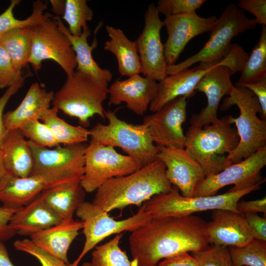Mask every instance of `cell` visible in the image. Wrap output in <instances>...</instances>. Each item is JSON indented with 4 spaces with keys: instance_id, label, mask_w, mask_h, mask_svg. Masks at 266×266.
I'll list each match as a JSON object with an SVG mask.
<instances>
[{
    "instance_id": "cell-1",
    "label": "cell",
    "mask_w": 266,
    "mask_h": 266,
    "mask_svg": "<svg viewBox=\"0 0 266 266\" xmlns=\"http://www.w3.org/2000/svg\"><path fill=\"white\" fill-rule=\"evenodd\" d=\"M129 244L138 266H157L162 259L207 247V223L193 214L151 218L132 232Z\"/></svg>"
},
{
    "instance_id": "cell-2",
    "label": "cell",
    "mask_w": 266,
    "mask_h": 266,
    "mask_svg": "<svg viewBox=\"0 0 266 266\" xmlns=\"http://www.w3.org/2000/svg\"><path fill=\"white\" fill-rule=\"evenodd\" d=\"M172 188L166 176L165 165L157 159L130 174L106 181L96 191L92 203L108 213L130 205L140 206Z\"/></svg>"
},
{
    "instance_id": "cell-3",
    "label": "cell",
    "mask_w": 266,
    "mask_h": 266,
    "mask_svg": "<svg viewBox=\"0 0 266 266\" xmlns=\"http://www.w3.org/2000/svg\"><path fill=\"white\" fill-rule=\"evenodd\" d=\"M232 115L219 119L202 128L190 126L185 135V148L203 169L205 176L216 174L232 165L227 156L239 143Z\"/></svg>"
},
{
    "instance_id": "cell-4",
    "label": "cell",
    "mask_w": 266,
    "mask_h": 266,
    "mask_svg": "<svg viewBox=\"0 0 266 266\" xmlns=\"http://www.w3.org/2000/svg\"><path fill=\"white\" fill-rule=\"evenodd\" d=\"M223 102L222 110L228 109L232 105L239 108V116L231 119L234 124L239 137L237 147L228 156L232 164L246 159L260 148L266 146V120L259 118L262 114L258 99L250 89L240 86H234L232 92Z\"/></svg>"
},
{
    "instance_id": "cell-5",
    "label": "cell",
    "mask_w": 266,
    "mask_h": 266,
    "mask_svg": "<svg viewBox=\"0 0 266 266\" xmlns=\"http://www.w3.org/2000/svg\"><path fill=\"white\" fill-rule=\"evenodd\" d=\"M104 115L108 124L99 123L90 130L91 141L120 148L134 160L139 168L157 159L158 147L144 124L128 123L117 117L116 110H105Z\"/></svg>"
},
{
    "instance_id": "cell-6",
    "label": "cell",
    "mask_w": 266,
    "mask_h": 266,
    "mask_svg": "<svg viewBox=\"0 0 266 266\" xmlns=\"http://www.w3.org/2000/svg\"><path fill=\"white\" fill-rule=\"evenodd\" d=\"M108 94L107 85L76 70L54 94L52 104L64 114L77 118L80 126L85 128L95 115L104 118L103 103Z\"/></svg>"
},
{
    "instance_id": "cell-7",
    "label": "cell",
    "mask_w": 266,
    "mask_h": 266,
    "mask_svg": "<svg viewBox=\"0 0 266 266\" xmlns=\"http://www.w3.org/2000/svg\"><path fill=\"white\" fill-rule=\"evenodd\" d=\"M258 24L256 19L248 18L235 4L230 3L214 24L210 37L204 46L185 60L167 66V75L189 68L197 63H218L229 52L231 40L234 37L254 29Z\"/></svg>"
},
{
    "instance_id": "cell-8",
    "label": "cell",
    "mask_w": 266,
    "mask_h": 266,
    "mask_svg": "<svg viewBox=\"0 0 266 266\" xmlns=\"http://www.w3.org/2000/svg\"><path fill=\"white\" fill-rule=\"evenodd\" d=\"M262 184L233 192L211 196L186 197L176 187L169 192L154 196L144 203L152 218L180 217L209 210L225 209L239 212L236 205L244 196L261 188Z\"/></svg>"
},
{
    "instance_id": "cell-9",
    "label": "cell",
    "mask_w": 266,
    "mask_h": 266,
    "mask_svg": "<svg viewBox=\"0 0 266 266\" xmlns=\"http://www.w3.org/2000/svg\"><path fill=\"white\" fill-rule=\"evenodd\" d=\"M83 222L85 241L77 258L68 266H78L83 258L105 238L115 233L133 232L148 223L152 218L143 204L136 214L127 219L116 220L108 213L92 202H83L75 211Z\"/></svg>"
},
{
    "instance_id": "cell-10",
    "label": "cell",
    "mask_w": 266,
    "mask_h": 266,
    "mask_svg": "<svg viewBox=\"0 0 266 266\" xmlns=\"http://www.w3.org/2000/svg\"><path fill=\"white\" fill-rule=\"evenodd\" d=\"M32 47L28 60L36 72L45 60L56 62L67 76L71 75L77 67L75 52L66 36L59 28L55 17L51 14L31 26Z\"/></svg>"
},
{
    "instance_id": "cell-11",
    "label": "cell",
    "mask_w": 266,
    "mask_h": 266,
    "mask_svg": "<svg viewBox=\"0 0 266 266\" xmlns=\"http://www.w3.org/2000/svg\"><path fill=\"white\" fill-rule=\"evenodd\" d=\"M139 169L134 160L118 153L111 146L90 141L84 154V172L80 184L92 193L112 178L130 174Z\"/></svg>"
},
{
    "instance_id": "cell-12",
    "label": "cell",
    "mask_w": 266,
    "mask_h": 266,
    "mask_svg": "<svg viewBox=\"0 0 266 266\" xmlns=\"http://www.w3.org/2000/svg\"><path fill=\"white\" fill-rule=\"evenodd\" d=\"M266 165V146L250 157L232 164L221 171L205 176L196 188L193 197L216 195L223 187L234 185L228 192H233L263 184L265 180L261 174Z\"/></svg>"
},
{
    "instance_id": "cell-13",
    "label": "cell",
    "mask_w": 266,
    "mask_h": 266,
    "mask_svg": "<svg viewBox=\"0 0 266 266\" xmlns=\"http://www.w3.org/2000/svg\"><path fill=\"white\" fill-rule=\"evenodd\" d=\"M82 175L68 171H54L20 178L5 173L0 181V202L19 208L26 205L44 190L66 182H80Z\"/></svg>"
},
{
    "instance_id": "cell-14",
    "label": "cell",
    "mask_w": 266,
    "mask_h": 266,
    "mask_svg": "<svg viewBox=\"0 0 266 266\" xmlns=\"http://www.w3.org/2000/svg\"><path fill=\"white\" fill-rule=\"evenodd\" d=\"M163 21L154 3L149 4L144 14V26L134 41L144 77L159 82L167 76L164 45L161 39Z\"/></svg>"
},
{
    "instance_id": "cell-15",
    "label": "cell",
    "mask_w": 266,
    "mask_h": 266,
    "mask_svg": "<svg viewBox=\"0 0 266 266\" xmlns=\"http://www.w3.org/2000/svg\"><path fill=\"white\" fill-rule=\"evenodd\" d=\"M187 98L178 97L143 118L142 124L157 147L185 148L186 137L182 125L186 120Z\"/></svg>"
},
{
    "instance_id": "cell-16",
    "label": "cell",
    "mask_w": 266,
    "mask_h": 266,
    "mask_svg": "<svg viewBox=\"0 0 266 266\" xmlns=\"http://www.w3.org/2000/svg\"><path fill=\"white\" fill-rule=\"evenodd\" d=\"M217 18H204L196 13H183L166 17L163 21L168 37L164 45L167 66L175 64L188 42L195 36L210 31Z\"/></svg>"
},
{
    "instance_id": "cell-17",
    "label": "cell",
    "mask_w": 266,
    "mask_h": 266,
    "mask_svg": "<svg viewBox=\"0 0 266 266\" xmlns=\"http://www.w3.org/2000/svg\"><path fill=\"white\" fill-rule=\"evenodd\" d=\"M158 147L157 159L165 165L167 179L183 196L193 197L196 188L205 177L201 166L185 148Z\"/></svg>"
},
{
    "instance_id": "cell-18",
    "label": "cell",
    "mask_w": 266,
    "mask_h": 266,
    "mask_svg": "<svg viewBox=\"0 0 266 266\" xmlns=\"http://www.w3.org/2000/svg\"><path fill=\"white\" fill-rule=\"evenodd\" d=\"M34 164L30 175L54 171H68L83 175L84 154L87 144L80 143L48 149L28 140Z\"/></svg>"
},
{
    "instance_id": "cell-19",
    "label": "cell",
    "mask_w": 266,
    "mask_h": 266,
    "mask_svg": "<svg viewBox=\"0 0 266 266\" xmlns=\"http://www.w3.org/2000/svg\"><path fill=\"white\" fill-rule=\"evenodd\" d=\"M231 72L223 66H212L200 79L195 90L203 92L207 98V105L198 114L192 115L191 126L202 128L215 122L217 111L222 98L229 95L234 85L231 80Z\"/></svg>"
},
{
    "instance_id": "cell-20",
    "label": "cell",
    "mask_w": 266,
    "mask_h": 266,
    "mask_svg": "<svg viewBox=\"0 0 266 266\" xmlns=\"http://www.w3.org/2000/svg\"><path fill=\"white\" fill-rule=\"evenodd\" d=\"M209 243L239 247L255 238L243 214L225 209L213 210L207 223Z\"/></svg>"
},
{
    "instance_id": "cell-21",
    "label": "cell",
    "mask_w": 266,
    "mask_h": 266,
    "mask_svg": "<svg viewBox=\"0 0 266 266\" xmlns=\"http://www.w3.org/2000/svg\"><path fill=\"white\" fill-rule=\"evenodd\" d=\"M157 81L135 74L124 80H116L108 88L109 105L126 103L137 115H143L157 91Z\"/></svg>"
},
{
    "instance_id": "cell-22",
    "label": "cell",
    "mask_w": 266,
    "mask_h": 266,
    "mask_svg": "<svg viewBox=\"0 0 266 266\" xmlns=\"http://www.w3.org/2000/svg\"><path fill=\"white\" fill-rule=\"evenodd\" d=\"M211 67L200 63L193 68H187L167 75L158 83L157 93L149 105V110L155 112L178 97L193 96L196 86Z\"/></svg>"
},
{
    "instance_id": "cell-23",
    "label": "cell",
    "mask_w": 266,
    "mask_h": 266,
    "mask_svg": "<svg viewBox=\"0 0 266 266\" xmlns=\"http://www.w3.org/2000/svg\"><path fill=\"white\" fill-rule=\"evenodd\" d=\"M62 221V218L43 201L40 194L13 214L9 227L21 235L30 236Z\"/></svg>"
},
{
    "instance_id": "cell-24",
    "label": "cell",
    "mask_w": 266,
    "mask_h": 266,
    "mask_svg": "<svg viewBox=\"0 0 266 266\" xmlns=\"http://www.w3.org/2000/svg\"><path fill=\"white\" fill-rule=\"evenodd\" d=\"M0 153L6 174L25 178L33 166V156L28 140L19 128L6 132L0 144Z\"/></svg>"
},
{
    "instance_id": "cell-25",
    "label": "cell",
    "mask_w": 266,
    "mask_h": 266,
    "mask_svg": "<svg viewBox=\"0 0 266 266\" xmlns=\"http://www.w3.org/2000/svg\"><path fill=\"white\" fill-rule=\"evenodd\" d=\"M83 226L81 221L75 220L73 217L63 219L57 225L31 235L30 239L43 250L68 264V250Z\"/></svg>"
},
{
    "instance_id": "cell-26",
    "label": "cell",
    "mask_w": 266,
    "mask_h": 266,
    "mask_svg": "<svg viewBox=\"0 0 266 266\" xmlns=\"http://www.w3.org/2000/svg\"><path fill=\"white\" fill-rule=\"evenodd\" d=\"M54 93L47 91L38 83H33L19 106L3 114L4 126L7 131L19 128L33 120H39L41 113L50 108Z\"/></svg>"
},
{
    "instance_id": "cell-27",
    "label": "cell",
    "mask_w": 266,
    "mask_h": 266,
    "mask_svg": "<svg viewBox=\"0 0 266 266\" xmlns=\"http://www.w3.org/2000/svg\"><path fill=\"white\" fill-rule=\"evenodd\" d=\"M55 19L59 28L66 35L71 44L76 56V70L86 73L98 82L108 85L112 78V74L109 70L101 68L94 60L92 53L97 46L98 41L95 36L92 45L88 44L87 38L91 34L88 27L83 28L80 36H75L70 34L60 17L57 16Z\"/></svg>"
},
{
    "instance_id": "cell-28",
    "label": "cell",
    "mask_w": 266,
    "mask_h": 266,
    "mask_svg": "<svg viewBox=\"0 0 266 266\" xmlns=\"http://www.w3.org/2000/svg\"><path fill=\"white\" fill-rule=\"evenodd\" d=\"M105 30L110 39L105 41L103 48L115 56L119 73L122 76L130 77L142 73L135 42L128 39L120 29L106 25Z\"/></svg>"
},
{
    "instance_id": "cell-29",
    "label": "cell",
    "mask_w": 266,
    "mask_h": 266,
    "mask_svg": "<svg viewBox=\"0 0 266 266\" xmlns=\"http://www.w3.org/2000/svg\"><path fill=\"white\" fill-rule=\"evenodd\" d=\"M85 194L80 182H66L50 187L40 195L44 202L63 220L73 217L85 201Z\"/></svg>"
},
{
    "instance_id": "cell-30",
    "label": "cell",
    "mask_w": 266,
    "mask_h": 266,
    "mask_svg": "<svg viewBox=\"0 0 266 266\" xmlns=\"http://www.w3.org/2000/svg\"><path fill=\"white\" fill-rule=\"evenodd\" d=\"M58 110L55 107L44 110L39 120L50 130L60 145H71L85 143L90 136L89 130L81 126H74L66 123L58 116Z\"/></svg>"
},
{
    "instance_id": "cell-31",
    "label": "cell",
    "mask_w": 266,
    "mask_h": 266,
    "mask_svg": "<svg viewBox=\"0 0 266 266\" xmlns=\"http://www.w3.org/2000/svg\"><path fill=\"white\" fill-rule=\"evenodd\" d=\"M0 44L9 55L15 68L21 71L28 64L32 47L31 26L15 28L0 38Z\"/></svg>"
},
{
    "instance_id": "cell-32",
    "label": "cell",
    "mask_w": 266,
    "mask_h": 266,
    "mask_svg": "<svg viewBox=\"0 0 266 266\" xmlns=\"http://www.w3.org/2000/svg\"><path fill=\"white\" fill-rule=\"evenodd\" d=\"M266 78V26H263L259 39L252 49L236 86L253 83Z\"/></svg>"
},
{
    "instance_id": "cell-33",
    "label": "cell",
    "mask_w": 266,
    "mask_h": 266,
    "mask_svg": "<svg viewBox=\"0 0 266 266\" xmlns=\"http://www.w3.org/2000/svg\"><path fill=\"white\" fill-rule=\"evenodd\" d=\"M123 233L117 234L106 243L96 246L92 253V266H138L137 262L130 261L119 243Z\"/></svg>"
},
{
    "instance_id": "cell-34",
    "label": "cell",
    "mask_w": 266,
    "mask_h": 266,
    "mask_svg": "<svg viewBox=\"0 0 266 266\" xmlns=\"http://www.w3.org/2000/svg\"><path fill=\"white\" fill-rule=\"evenodd\" d=\"M20 2L18 0H11L7 8L0 15V38L11 30L32 26L51 15L48 13H43L48 2L37 0L33 2V12L29 17L24 20L18 19L14 16L13 10Z\"/></svg>"
},
{
    "instance_id": "cell-35",
    "label": "cell",
    "mask_w": 266,
    "mask_h": 266,
    "mask_svg": "<svg viewBox=\"0 0 266 266\" xmlns=\"http://www.w3.org/2000/svg\"><path fill=\"white\" fill-rule=\"evenodd\" d=\"M233 266H266V241L254 238L239 247H229Z\"/></svg>"
},
{
    "instance_id": "cell-36",
    "label": "cell",
    "mask_w": 266,
    "mask_h": 266,
    "mask_svg": "<svg viewBox=\"0 0 266 266\" xmlns=\"http://www.w3.org/2000/svg\"><path fill=\"white\" fill-rule=\"evenodd\" d=\"M93 15L86 0H66L64 13L61 18L67 23L70 34L78 36L83 28L88 27L87 22L93 19Z\"/></svg>"
},
{
    "instance_id": "cell-37",
    "label": "cell",
    "mask_w": 266,
    "mask_h": 266,
    "mask_svg": "<svg viewBox=\"0 0 266 266\" xmlns=\"http://www.w3.org/2000/svg\"><path fill=\"white\" fill-rule=\"evenodd\" d=\"M25 137L44 147H55L60 145L49 128L39 120H31L19 128Z\"/></svg>"
},
{
    "instance_id": "cell-38",
    "label": "cell",
    "mask_w": 266,
    "mask_h": 266,
    "mask_svg": "<svg viewBox=\"0 0 266 266\" xmlns=\"http://www.w3.org/2000/svg\"><path fill=\"white\" fill-rule=\"evenodd\" d=\"M199 266H233L228 247L211 244L192 253Z\"/></svg>"
},
{
    "instance_id": "cell-39",
    "label": "cell",
    "mask_w": 266,
    "mask_h": 266,
    "mask_svg": "<svg viewBox=\"0 0 266 266\" xmlns=\"http://www.w3.org/2000/svg\"><path fill=\"white\" fill-rule=\"evenodd\" d=\"M14 248L20 251L31 255L40 262L42 266H68L60 259L43 250L30 239H18L14 243Z\"/></svg>"
},
{
    "instance_id": "cell-40",
    "label": "cell",
    "mask_w": 266,
    "mask_h": 266,
    "mask_svg": "<svg viewBox=\"0 0 266 266\" xmlns=\"http://www.w3.org/2000/svg\"><path fill=\"white\" fill-rule=\"evenodd\" d=\"M205 0H159L157 9L166 17L183 13H196Z\"/></svg>"
},
{
    "instance_id": "cell-41",
    "label": "cell",
    "mask_w": 266,
    "mask_h": 266,
    "mask_svg": "<svg viewBox=\"0 0 266 266\" xmlns=\"http://www.w3.org/2000/svg\"><path fill=\"white\" fill-rule=\"evenodd\" d=\"M22 75L17 70L7 51L0 44V89L9 87Z\"/></svg>"
},
{
    "instance_id": "cell-42",
    "label": "cell",
    "mask_w": 266,
    "mask_h": 266,
    "mask_svg": "<svg viewBox=\"0 0 266 266\" xmlns=\"http://www.w3.org/2000/svg\"><path fill=\"white\" fill-rule=\"evenodd\" d=\"M248 54L237 43L232 44L231 49L223 59L220 60L217 66H223L229 69L231 74L237 72H242L248 58Z\"/></svg>"
},
{
    "instance_id": "cell-43",
    "label": "cell",
    "mask_w": 266,
    "mask_h": 266,
    "mask_svg": "<svg viewBox=\"0 0 266 266\" xmlns=\"http://www.w3.org/2000/svg\"><path fill=\"white\" fill-rule=\"evenodd\" d=\"M237 6L253 14L259 24L266 26V0H239Z\"/></svg>"
},
{
    "instance_id": "cell-44",
    "label": "cell",
    "mask_w": 266,
    "mask_h": 266,
    "mask_svg": "<svg viewBox=\"0 0 266 266\" xmlns=\"http://www.w3.org/2000/svg\"><path fill=\"white\" fill-rule=\"evenodd\" d=\"M18 208L3 205L0 206V241L7 240L16 234V232L9 227V223L12 216Z\"/></svg>"
},
{
    "instance_id": "cell-45",
    "label": "cell",
    "mask_w": 266,
    "mask_h": 266,
    "mask_svg": "<svg viewBox=\"0 0 266 266\" xmlns=\"http://www.w3.org/2000/svg\"><path fill=\"white\" fill-rule=\"evenodd\" d=\"M254 238L266 241V218L256 213L244 214Z\"/></svg>"
},
{
    "instance_id": "cell-46",
    "label": "cell",
    "mask_w": 266,
    "mask_h": 266,
    "mask_svg": "<svg viewBox=\"0 0 266 266\" xmlns=\"http://www.w3.org/2000/svg\"><path fill=\"white\" fill-rule=\"evenodd\" d=\"M243 86L250 89L256 96L262 109L261 119L266 120V78Z\"/></svg>"
},
{
    "instance_id": "cell-47",
    "label": "cell",
    "mask_w": 266,
    "mask_h": 266,
    "mask_svg": "<svg viewBox=\"0 0 266 266\" xmlns=\"http://www.w3.org/2000/svg\"><path fill=\"white\" fill-rule=\"evenodd\" d=\"M236 208L238 211L242 214L247 213L261 212L266 213V197L259 200L238 201Z\"/></svg>"
},
{
    "instance_id": "cell-48",
    "label": "cell",
    "mask_w": 266,
    "mask_h": 266,
    "mask_svg": "<svg viewBox=\"0 0 266 266\" xmlns=\"http://www.w3.org/2000/svg\"><path fill=\"white\" fill-rule=\"evenodd\" d=\"M158 266H199L194 257L188 252L182 253L165 259Z\"/></svg>"
},
{
    "instance_id": "cell-49",
    "label": "cell",
    "mask_w": 266,
    "mask_h": 266,
    "mask_svg": "<svg viewBox=\"0 0 266 266\" xmlns=\"http://www.w3.org/2000/svg\"><path fill=\"white\" fill-rule=\"evenodd\" d=\"M17 92V89L13 86H10L0 98V144L7 132L3 123V112L7 102L10 98Z\"/></svg>"
},
{
    "instance_id": "cell-50",
    "label": "cell",
    "mask_w": 266,
    "mask_h": 266,
    "mask_svg": "<svg viewBox=\"0 0 266 266\" xmlns=\"http://www.w3.org/2000/svg\"><path fill=\"white\" fill-rule=\"evenodd\" d=\"M0 266H14L9 258L6 247L1 241H0Z\"/></svg>"
},
{
    "instance_id": "cell-51",
    "label": "cell",
    "mask_w": 266,
    "mask_h": 266,
    "mask_svg": "<svg viewBox=\"0 0 266 266\" xmlns=\"http://www.w3.org/2000/svg\"><path fill=\"white\" fill-rule=\"evenodd\" d=\"M50 2L52 5L51 10L54 14L58 15H63L66 0H50Z\"/></svg>"
},
{
    "instance_id": "cell-52",
    "label": "cell",
    "mask_w": 266,
    "mask_h": 266,
    "mask_svg": "<svg viewBox=\"0 0 266 266\" xmlns=\"http://www.w3.org/2000/svg\"><path fill=\"white\" fill-rule=\"evenodd\" d=\"M5 173V170L3 165L1 154L0 153V181Z\"/></svg>"
},
{
    "instance_id": "cell-53",
    "label": "cell",
    "mask_w": 266,
    "mask_h": 266,
    "mask_svg": "<svg viewBox=\"0 0 266 266\" xmlns=\"http://www.w3.org/2000/svg\"><path fill=\"white\" fill-rule=\"evenodd\" d=\"M81 266H92L91 263L85 262Z\"/></svg>"
}]
</instances>
